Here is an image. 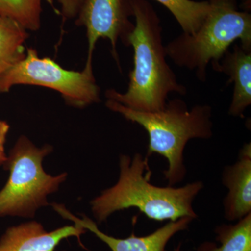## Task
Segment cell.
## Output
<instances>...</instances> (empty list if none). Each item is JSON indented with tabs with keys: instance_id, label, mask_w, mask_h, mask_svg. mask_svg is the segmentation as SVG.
I'll list each match as a JSON object with an SVG mask.
<instances>
[{
	"instance_id": "18",
	"label": "cell",
	"mask_w": 251,
	"mask_h": 251,
	"mask_svg": "<svg viewBox=\"0 0 251 251\" xmlns=\"http://www.w3.org/2000/svg\"><path fill=\"white\" fill-rule=\"evenodd\" d=\"M244 3V8L245 11H249V9H251V0H242Z\"/></svg>"
},
{
	"instance_id": "13",
	"label": "cell",
	"mask_w": 251,
	"mask_h": 251,
	"mask_svg": "<svg viewBox=\"0 0 251 251\" xmlns=\"http://www.w3.org/2000/svg\"><path fill=\"white\" fill-rule=\"evenodd\" d=\"M216 240L205 242L197 251H251V213L234 225H222L215 229Z\"/></svg>"
},
{
	"instance_id": "11",
	"label": "cell",
	"mask_w": 251,
	"mask_h": 251,
	"mask_svg": "<svg viewBox=\"0 0 251 251\" xmlns=\"http://www.w3.org/2000/svg\"><path fill=\"white\" fill-rule=\"evenodd\" d=\"M211 63L214 70L229 77L227 83L234 82L229 115L242 117L251 104V50L234 44L232 51L227 50L221 59Z\"/></svg>"
},
{
	"instance_id": "8",
	"label": "cell",
	"mask_w": 251,
	"mask_h": 251,
	"mask_svg": "<svg viewBox=\"0 0 251 251\" xmlns=\"http://www.w3.org/2000/svg\"><path fill=\"white\" fill-rule=\"evenodd\" d=\"M54 209L64 219L70 220L75 226L93 232L102 242L105 243L112 251H166L167 244L172 237L181 231L186 230L193 221V218L182 217L169 223L145 237H135L132 234L126 239H117L103 233L97 224L87 216L80 219L71 214L64 206L53 204Z\"/></svg>"
},
{
	"instance_id": "15",
	"label": "cell",
	"mask_w": 251,
	"mask_h": 251,
	"mask_svg": "<svg viewBox=\"0 0 251 251\" xmlns=\"http://www.w3.org/2000/svg\"><path fill=\"white\" fill-rule=\"evenodd\" d=\"M42 0H0V18L19 23L27 30L41 27Z\"/></svg>"
},
{
	"instance_id": "2",
	"label": "cell",
	"mask_w": 251,
	"mask_h": 251,
	"mask_svg": "<svg viewBox=\"0 0 251 251\" xmlns=\"http://www.w3.org/2000/svg\"><path fill=\"white\" fill-rule=\"evenodd\" d=\"M120 178L116 184L104 190L91 202L94 217L103 222L117 211L138 208L149 219L176 221L182 217L197 219L193 209L195 198L204 188L202 181L182 187H159L150 183L151 171L148 158L135 153L133 158L122 155Z\"/></svg>"
},
{
	"instance_id": "14",
	"label": "cell",
	"mask_w": 251,
	"mask_h": 251,
	"mask_svg": "<svg viewBox=\"0 0 251 251\" xmlns=\"http://www.w3.org/2000/svg\"><path fill=\"white\" fill-rule=\"evenodd\" d=\"M174 16L185 34H194L211 10L208 0H156Z\"/></svg>"
},
{
	"instance_id": "10",
	"label": "cell",
	"mask_w": 251,
	"mask_h": 251,
	"mask_svg": "<svg viewBox=\"0 0 251 251\" xmlns=\"http://www.w3.org/2000/svg\"><path fill=\"white\" fill-rule=\"evenodd\" d=\"M85 232L75 225L47 232L42 225L31 221L6 229L0 239V251H54L63 239Z\"/></svg>"
},
{
	"instance_id": "5",
	"label": "cell",
	"mask_w": 251,
	"mask_h": 251,
	"mask_svg": "<svg viewBox=\"0 0 251 251\" xmlns=\"http://www.w3.org/2000/svg\"><path fill=\"white\" fill-rule=\"evenodd\" d=\"M52 149L36 148L25 136L18 140L4 164L10 175L0 191V217H33L37 209L47 205V196L58 190L67 175L53 176L44 171L43 159Z\"/></svg>"
},
{
	"instance_id": "19",
	"label": "cell",
	"mask_w": 251,
	"mask_h": 251,
	"mask_svg": "<svg viewBox=\"0 0 251 251\" xmlns=\"http://www.w3.org/2000/svg\"><path fill=\"white\" fill-rule=\"evenodd\" d=\"M174 251H183L182 249H181V244L179 245H178V247L175 248Z\"/></svg>"
},
{
	"instance_id": "3",
	"label": "cell",
	"mask_w": 251,
	"mask_h": 251,
	"mask_svg": "<svg viewBox=\"0 0 251 251\" xmlns=\"http://www.w3.org/2000/svg\"><path fill=\"white\" fill-rule=\"evenodd\" d=\"M105 105L148 132L145 156L158 153L168 160V168L163 173L170 186L181 182L186 176L184 151L188 142L208 140L213 135L212 109L206 104L188 109L184 100L174 99L168 100L161 111L155 112L135 111L111 99L107 100Z\"/></svg>"
},
{
	"instance_id": "12",
	"label": "cell",
	"mask_w": 251,
	"mask_h": 251,
	"mask_svg": "<svg viewBox=\"0 0 251 251\" xmlns=\"http://www.w3.org/2000/svg\"><path fill=\"white\" fill-rule=\"evenodd\" d=\"M27 30L14 20L0 18V76L26 55Z\"/></svg>"
},
{
	"instance_id": "4",
	"label": "cell",
	"mask_w": 251,
	"mask_h": 251,
	"mask_svg": "<svg viewBox=\"0 0 251 251\" xmlns=\"http://www.w3.org/2000/svg\"><path fill=\"white\" fill-rule=\"evenodd\" d=\"M211 10L192 34L181 33L166 46L167 56L180 68L195 71L201 82L206 80L209 63L223 57L234 41L251 50V15L239 9L237 0H208Z\"/></svg>"
},
{
	"instance_id": "6",
	"label": "cell",
	"mask_w": 251,
	"mask_h": 251,
	"mask_svg": "<svg viewBox=\"0 0 251 251\" xmlns=\"http://www.w3.org/2000/svg\"><path fill=\"white\" fill-rule=\"evenodd\" d=\"M18 85L41 86L58 92L68 105L85 108L100 101V88L92 66L82 72L67 70L52 59L40 58L37 51L28 49L26 55L0 76V93Z\"/></svg>"
},
{
	"instance_id": "7",
	"label": "cell",
	"mask_w": 251,
	"mask_h": 251,
	"mask_svg": "<svg viewBox=\"0 0 251 251\" xmlns=\"http://www.w3.org/2000/svg\"><path fill=\"white\" fill-rule=\"evenodd\" d=\"M133 16L129 0H85L77 16L76 24L87 30L88 56L85 65L92 66L96 44L100 38L108 39L112 54L118 62L117 44L119 39L128 46V36L134 28L130 22Z\"/></svg>"
},
{
	"instance_id": "1",
	"label": "cell",
	"mask_w": 251,
	"mask_h": 251,
	"mask_svg": "<svg viewBox=\"0 0 251 251\" xmlns=\"http://www.w3.org/2000/svg\"><path fill=\"white\" fill-rule=\"evenodd\" d=\"M129 2L135 23L128 42L134 51V67L126 92L120 93L110 89L105 92V97L135 111H161L170 94L185 95L187 90L167 62L161 19L156 10L147 0Z\"/></svg>"
},
{
	"instance_id": "17",
	"label": "cell",
	"mask_w": 251,
	"mask_h": 251,
	"mask_svg": "<svg viewBox=\"0 0 251 251\" xmlns=\"http://www.w3.org/2000/svg\"><path fill=\"white\" fill-rule=\"evenodd\" d=\"M9 128V125L6 122L0 120V166L4 165L7 159L4 151V144Z\"/></svg>"
},
{
	"instance_id": "16",
	"label": "cell",
	"mask_w": 251,
	"mask_h": 251,
	"mask_svg": "<svg viewBox=\"0 0 251 251\" xmlns=\"http://www.w3.org/2000/svg\"><path fill=\"white\" fill-rule=\"evenodd\" d=\"M61 6L62 16L72 19L77 18L85 0H57Z\"/></svg>"
},
{
	"instance_id": "9",
	"label": "cell",
	"mask_w": 251,
	"mask_h": 251,
	"mask_svg": "<svg viewBox=\"0 0 251 251\" xmlns=\"http://www.w3.org/2000/svg\"><path fill=\"white\" fill-rule=\"evenodd\" d=\"M223 184L228 189L224 201V216L227 221H239L251 213V144L239 151L237 161L226 166Z\"/></svg>"
}]
</instances>
